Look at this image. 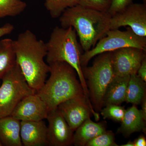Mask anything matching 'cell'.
<instances>
[{"instance_id": "23", "label": "cell", "mask_w": 146, "mask_h": 146, "mask_svg": "<svg viewBox=\"0 0 146 146\" xmlns=\"http://www.w3.org/2000/svg\"><path fill=\"white\" fill-rule=\"evenodd\" d=\"M86 146H118L115 141V136L112 131L103 133L89 141Z\"/></svg>"}, {"instance_id": "16", "label": "cell", "mask_w": 146, "mask_h": 146, "mask_svg": "<svg viewBox=\"0 0 146 146\" xmlns=\"http://www.w3.org/2000/svg\"><path fill=\"white\" fill-rule=\"evenodd\" d=\"M106 126L104 123L94 122L90 118L87 119L75 131L73 145L86 146L89 141L106 130Z\"/></svg>"}, {"instance_id": "31", "label": "cell", "mask_w": 146, "mask_h": 146, "mask_svg": "<svg viewBox=\"0 0 146 146\" xmlns=\"http://www.w3.org/2000/svg\"><path fill=\"white\" fill-rule=\"evenodd\" d=\"M143 3L146 4V0H142Z\"/></svg>"}, {"instance_id": "13", "label": "cell", "mask_w": 146, "mask_h": 146, "mask_svg": "<svg viewBox=\"0 0 146 146\" xmlns=\"http://www.w3.org/2000/svg\"><path fill=\"white\" fill-rule=\"evenodd\" d=\"M21 137L23 146H48V127L44 120L21 121Z\"/></svg>"}, {"instance_id": "27", "label": "cell", "mask_w": 146, "mask_h": 146, "mask_svg": "<svg viewBox=\"0 0 146 146\" xmlns=\"http://www.w3.org/2000/svg\"><path fill=\"white\" fill-rule=\"evenodd\" d=\"M14 29L13 25L10 23H6L0 27V38L4 35L10 34Z\"/></svg>"}, {"instance_id": "19", "label": "cell", "mask_w": 146, "mask_h": 146, "mask_svg": "<svg viewBox=\"0 0 146 146\" xmlns=\"http://www.w3.org/2000/svg\"><path fill=\"white\" fill-rule=\"evenodd\" d=\"M16 63L13 40L6 38L0 41V80Z\"/></svg>"}, {"instance_id": "25", "label": "cell", "mask_w": 146, "mask_h": 146, "mask_svg": "<svg viewBox=\"0 0 146 146\" xmlns=\"http://www.w3.org/2000/svg\"><path fill=\"white\" fill-rule=\"evenodd\" d=\"M133 0H112L108 13L111 16L122 10L132 2Z\"/></svg>"}, {"instance_id": "8", "label": "cell", "mask_w": 146, "mask_h": 146, "mask_svg": "<svg viewBox=\"0 0 146 146\" xmlns=\"http://www.w3.org/2000/svg\"><path fill=\"white\" fill-rule=\"evenodd\" d=\"M57 108L74 132L92 114L96 121L99 119V115L86 97L72 98L61 103Z\"/></svg>"}, {"instance_id": "1", "label": "cell", "mask_w": 146, "mask_h": 146, "mask_svg": "<svg viewBox=\"0 0 146 146\" xmlns=\"http://www.w3.org/2000/svg\"><path fill=\"white\" fill-rule=\"evenodd\" d=\"M16 63L29 86L36 92L46 81L50 66L44 58L47 55L46 43L27 30L13 40Z\"/></svg>"}, {"instance_id": "32", "label": "cell", "mask_w": 146, "mask_h": 146, "mask_svg": "<svg viewBox=\"0 0 146 146\" xmlns=\"http://www.w3.org/2000/svg\"><path fill=\"white\" fill-rule=\"evenodd\" d=\"M3 145L2 144L1 142V141H0V146H2Z\"/></svg>"}, {"instance_id": "7", "label": "cell", "mask_w": 146, "mask_h": 146, "mask_svg": "<svg viewBox=\"0 0 146 146\" xmlns=\"http://www.w3.org/2000/svg\"><path fill=\"white\" fill-rule=\"evenodd\" d=\"M126 47H134L146 50V37L138 36L129 27L125 31H121L119 29L110 30L94 48L82 54L80 59L82 67L87 66L89 61L98 55Z\"/></svg>"}, {"instance_id": "9", "label": "cell", "mask_w": 146, "mask_h": 146, "mask_svg": "<svg viewBox=\"0 0 146 146\" xmlns=\"http://www.w3.org/2000/svg\"><path fill=\"white\" fill-rule=\"evenodd\" d=\"M127 26L138 36L146 37V4L132 3L111 16L110 30Z\"/></svg>"}, {"instance_id": "10", "label": "cell", "mask_w": 146, "mask_h": 146, "mask_svg": "<svg viewBox=\"0 0 146 146\" xmlns=\"http://www.w3.org/2000/svg\"><path fill=\"white\" fill-rule=\"evenodd\" d=\"M145 50L126 47L111 52V63L114 76H130L137 74L146 56Z\"/></svg>"}, {"instance_id": "17", "label": "cell", "mask_w": 146, "mask_h": 146, "mask_svg": "<svg viewBox=\"0 0 146 146\" xmlns=\"http://www.w3.org/2000/svg\"><path fill=\"white\" fill-rule=\"evenodd\" d=\"M130 76H114L106 91L103 106L110 104L121 105L125 102L127 88Z\"/></svg>"}, {"instance_id": "33", "label": "cell", "mask_w": 146, "mask_h": 146, "mask_svg": "<svg viewBox=\"0 0 146 146\" xmlns=\"http://www.w3.org/2000/svg\"><path fill=\"white\" fill-rule=\"evenodd\" d=\"M1 82H0V84H1Z\"/></svg>"}, {"instance_id": "30", "label": "cell", "mask_w": 146, "mask_h": 146, "mask_svg": "<svg viewBox=\"0 0 146 146\" xmlns=\"http://www.w3.org/2000/svg\"><path fill=\"white\" fill-rule=\"evenodd\" d=\"M121 146H134L133 142L129 141L127 143L124 145H121Z\"/></svg>"}, {"instance_id": "15", "label": "cell", "mask_w": 146, "mask_h": 146, "mask_svg": "<svg viewBox=\"0 0 146 146\" xmlns=\"http://www.w3.org/2000/svg\"><path fill=\"white\" fill-rule=\"evenodd\" d=\"M146 119L141 110L136 105L125 110V113L121 121V127L117 132L125 136H129L134 132L146 131Z\"/></svg>"}, {"instance_id": "6", "label": "cell", "mask_w": 146, "mask_h": 146, "mask_svg": "<svg viewBox=\"0 0 146 146\" xmlns=\"http://www.w3.org/2000/svg\"><path fill=\"white\" fill-rule=\"evenodd\" d=\"M0 84V118L10 116L17 104L36 93L27 82L16 63L1 79Z\"/></svg>"}, {"instance_id": "5", "label": "cell", "mask_w": 146, "mask_h": 146, "mask_svg": "<svg viewBox=\"0 0 146 146\" xmlns=\"http://www.w3.org/2000/svg\"><path fill=\"white\" fill-rule=\"evenodd\" d=\"M82 69L93 108L97 113L100 112L106 91L114 76L111 52L98 55L92 65L84 66Z\"/></svg>"}, {"instance_id": "29", "label": "cell", "mask_w": 146, "mask_h": 146, "mask_svg": "<svg viewBox=\"0 0 146 146\" xmlns=\"http://www.w3.org/2000/svg\"><path fill=\"white\" fill-rule=\"evenodd\" d=\"M141 112L145 119H146V98L145 97L141 103Z\"/></svg>"}, {"instance_id": "22", "label": "cell", "mask_w": 146, "mask_h": 146, "mask_svg": "<svg viewBox=\"0 0 146 146\" xmlns=\"http://www.w3.org/2000/svg\"><path fill=\"white\" fill-rule=\"evenodd\" d=\"M125 112L124 107L116 104L108 105L100 111L104 119H109L117 122L121 121Z\"/></svg>"}, {"instance_id": "18", "label": "cell", "mask_w": 146, "mask_h": 146, "mask_svg": "<svg viewBox=\"0 0 146 146\" xmlns=\"http://www.w3.org/2000/svg\"><path fill=\"white\" fill-rule=\"evenodd\" d=\"M146 97V82L137 74L130 76L126 93L125 102L133 105L141 104Z\"/></svg>"}, {"instance_id": "26", "label": "cell", "mask_w": 146, "mask_h": 146, "mask_svg": "<svg viewBox=\"0 0 146 146\" xmlns=\"http://www.w3.org/2000/svg\"><path fill=\"white\" fill-rule=\"evenodd\" d=\"M137 75L145 82H146V57L142 61L137 72Z\"/></svg>"}, {"instance_id": "2", "label": "cell", "mask_w": 146, "mask_h": 146, "mask_svg": "<svg viewBox=\"0 0 146 146\" xmlns=\"http://www.w3.org/2000/svg\"><path fill=\"white\" fill-rule=\"evenodd\" d=\"M111 16L100 11L78 4L67 9L59 17L60 25L72 27L79 39L82 50L88 51L110 30Z\"/></svg>"}, {"instance_id": "11", "label": "cell", "mask_w": 146, "mask_h": 146, "mask_svg": "<svg viewBox=\"0 0 146 146\" xmlns=\"http://www.w3.org/2000/svg\"><path fill=\"white\" fill-rule=\"evenodd\" d=\"M48 120V146H69L73 145L74 132L57 108L50 110Z\"/></svg>"}, {"instance_id": "12", "label": "cell", "mask_w": 146, "mask_h": 146, "mask_svg": "<svg viewBox=\"0 0 146 146\" xmlns=\"http://www.w3.org/2000/svg\"><path fill=\"white\" fill-rule=\"evenodd\" d=\"M46 104L36 93L24 98L13 110L11 116L21 121H39L46 119Z\"/></svg>"}, {"instance_id": "14", "label": "cell", "mask_w": 146, "mask_h": 146, "mask_svg": "<svg viewBox=\"0 0 146 146\" xmlns=\"http://www.w3.org/2000/svg\"><path fill=\"white\" fill-rule=\"evenodd\" d=\"M21 124V121L11 115L0 118V141L3 146H23Z\"/></svg>"}, {"instance_id": "20", "label": "cell", "mask_w": 146, "mask_h": 146, "mask_svg": "<svg viewBox=\"0 0 146 146\" xmlns=\"http://www.w3.org/2000/svg\"><path fill=\"white\" fill-rule=\"evenodd\" d=\"M78 4L79 0H45L44 5L52 18H57L67 9Z\"/></svg>"}, {"instance_id": "4", "label": "cell", "mask_w": 146, "mask_h": 146, "mask_svg": "<svg viewBox=\"0 0 146 146\" xmlns=\"http://www.w3.org/2000/svg\"><path fill=\"white\" fill-rule=\"evenodd\" d=\"M77 35L72 27L64 28L56 27L53 30L47 43L46 60L48 64L64 62L75 70L86 96L89 91L82 74L80 59L82 49L78 40Z\"/></svg>"}, {"instance_id": "24", "label": "cell", "mask_w": 146, "mask_h": 146, "mask_svg": "<svg viewBox=\"0 0 146 146\" xmlns=\"http://www.w3.org/2000/svg\"><path fill=\"white\" fill-rule=\"evenodd\" d=\"M80 5L100 11L107 12L112 0H79Z\"/></svg>"}, {"instance_id": "28", "label": "cell", "mask_w": 146, "mask_h": 146, "mask_svg": "<svg viewBox=\"0 0 146 146\" xmlns=\"http://www.w3.org/2000/svg\"><path fill=\"white\" fill-rule=\"evenodd\" d=\"M134 146H146V140L145 137L143 135L139 136L133 141Z\"/></svg>"}, {"instance_id": "21", "label": "cell", "mask_w": 146, "mask_h": 146, "mask_svg": "<svg viewBox=\"0 0 146 146\" xmlns=\"http://www.w3.org/2000/svg\"><path fill=\"white\" fill-rule=\"evenodd\" d=\"M27 6L26 3L21 0H0V18L18 16Z\"/></svg>"}, {"instance_id": "3", "label": "cell", "mask_w": 146, "mask_h": 146, "mask_svg": "<svg viewBox=\"0 0 146 146\" xmlns=\"http://www.w3.org/2000/svg\"><path fill=\"white\" fill-rule=\"evenodd\" d=\"M48 65L49 78L36 93L45 102L49 111L72 98L86 97L89 100L78 80L76 72L70 65L64 62Z\"/></svg>"}]
</instances>
